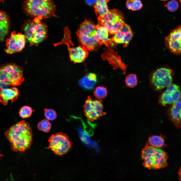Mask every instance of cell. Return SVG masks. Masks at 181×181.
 <instances>
[{
	"mask_svg": "<svg viewBox=\"0 0 181 181\" xmlns=\"http://www.w3.org/2000/svg\"><path fill=\"white\" fill-rule=\"evenodd\" d=\"M11 148L15 152H24L31 145L33 134L30 124L23 120L14 124L5 132Z\"/></svg>",
	"mask_w": 181,
	"mask_h": 181,
	"instance_id": "6da1fadb",
	"label": "cell"
},
{
	"mask_svg": "<svg viewBox=\"0 0 181 181\" xmlns=\"http://www.w3.org/2000/svg\"><path fill=\"white\" fill-rule=\"evenodd\" d=\"M23 8L27 14L40 20L55 15V6L52 0H25Z\"/></svg>",
	"mask_w": 181,
	"mask_h": 181,
	"instance_id": "7a4b0ae2",
	"label": "cell"
},
{
	"mask_svg": "<svg viewBox=\"0 0 181 181\" xmlns=\"http://www.w3.org/2000/svg\"><path fill=\"white\" fill-rule=\"evenodd\" d=\"M143 164L149 169H160L168 165L167 154L160 148L146 145L142 151Z\"/></svg>",
	"mask_w": 181,
	"mask_h": 181,
	"instance_id": "3957f363",
	"label": "cell"
},
{
	"mask_svg": "<svg viewBox=\"0 0 181 181\" xmlns=\"http://www.w3.org/2000/svg\"><path fill=\"white\" fill-rule=\"evenodd\" d=\"M40 20L35 18L33 20L28 21L24 25L25 35L31 45L38 44L47 37V27Z\"/></svg>",
	"mask_w": 181,
	"mask_h": 181,
	"instance_id": "277c9868",
	"label": "cell"
},
{
	"mask_svg": "<svg viewBox=\"0 0 181 181\" xmlns=\"http://www.w3.org/2000/svg\"><path fill=\"white\" fill-rule=\"evenodd\" d=\"M81 43L87 49L93 50L99 45L96 26L91 21L85 20L80 25L77 32Z\"/></svg>",
	"mask_w": 181,
	"mask_h": 181,
	"instance_id": "5b68a950",
	"label": "cell"
},
{
	"mask_svg": "<svg viewBox=\"0 0 181 181\" xmlns=\"http://www.w3.org/2000/svg\"><path fill=\"white\" fill-rule=\"evenodd\" d=\"M23 71L20 66L14 63L0 66V84L10 86L21 85L24 81Z\"/></svg>",
	"mask_w": 181,
	"mask_h": 181,
	"instance_id": "8992f818",
	"label": "cell"
},
{
	"mask_svg": "<svg viewBox=\"0 0 181 181\" xmlns=\"http://www.w3.org/2000/svg\"><path fill=\"white\" fill-rule=\"evenodd\" d=\"M99 24L104 25L111 34H114L125 23L123 14L119 11L113 9L98 18Z\"/></svg>",
	"mask_w": 181,
	"mask_h": 181,
	"instance_id": "52a82bcc",
	"label": "cell"
},
{
	"mask_svg": "<svg viewBox=\"0 0 181 181\" xmlns=\"http://www.w3.org/2000/svg\"><path fill=\"white\" fill-rule=\"evenodd\" d=\"M48 148L50 149L56 155H63L71 149L72 144L69 137L61 132L52 135L49 138Z\"/></svg>",
	"mask_w": 181,
	"mask_h": 181,
	"instance_id": "ba28073f",
	"label": "cell"
},
{
	"mask_svg": "<svg viewBox=\"0 0 181 181\" xmlns=\"http://www.w3.org/2000/svg\"><path fill=\"white\" fill-rule=\"evenodd\" d=\"M172 73L171 69L165 67L161 68L155 71L150 80L155 90H160L170 85L172 80Z\"/></svg>",
	"mask_w": 181,
	"mask_h": 181,
	"instance_id": "9c48e42d",
	"label": "cell"
},
{
	"mask_svg": "<svg viewBox=\"0 0 181 181\" xmlns=\"http://www.w3.org/2000/svg\"><path fill=\"white\" fill-rule=\"evenodd\" d=\"M6 52L11 54L22 51L25 47L26 38L25 35L21 33L12 32L10 37L6 40Z\"/></svg>",
	"mask_w": 181,
	"mask_h": 181,
	"instance_id": "30bf717a",
	"label": "cell"
},
{
	"mask_svg": "<svg viewBox=\"0 0 181 181\" xmlns=\"http://www.w3.org/2000/svg\"><path fill=\"white\" fill-rule=\"evenodd\" d=\"M167 48L175 55L181 54V25H179L171 31L165 38Z\"/></svg>",
	"mask_w": 181,
	"mask_h": 181,
	"instance_id": "8fae6325",
	"label": "cell"
},
{
	"mask_svg": "<svg viewBox=\"0 0 181 181\" xmlns=\"http://www.w3.org/2000/svg\"><path fill=\"white\" fill-rule=\"evenodd\" d=\"M181 96V91L179 86L175 84H171L160 96L159 103L164 106L173 104L178 101Z\"/></svg>",
	"mask_w": 181,
	"mask_h": 181,
	"instance_id": "7c38bea8",
	"label": "cell"
},
{
	"mask_svg": "<svg viewBox=\"0 0 181 181\" xmlns=\"http://www.w3.org/2000/svg\"><path fill=\"white\" fill-rule=\"evenodd\" d=\"M133 35L130 26L125 23L121 28L114 34L111 39L116 43L123 44L125 47L128 44Z\"/></svg>",
	"mask_w": 181,
	"mask_h": 181,
	"instance_id": "4fadbf2b",
	"label": "cell"
},
{
	"mask_svg": "<svg viewBox=\"0 0 181 181\" xmlns=\"http://www.w3.org/2000/svg\"><path fill=\"white\" fill-rule=\"evenodd\" d=\"M20 95V92L16 87L5 88L0 86V101L4 105H7L10 101L13 102Z\"/></svg>",
	"mask_w": 181,
	"mask_h": 181,
	"instance_id": "5bb4252c",
	"label": "cell"
},
{
	"mask_svg": "<svg viewBox=\"0 0 181 181\" xmlns=\"http://www.w3.org/2000/svg\"><path fill=\"white\" fill-rule=\"evenodd\" d=\"M68 48L70 60L75 63L83 62L88 56L87 49L83 46Z\"/></svg>",
	"mask_w": 181,
	"mask_h": 181,
	"instance_id": "9a60e30c",
	"label": "cell"
},
{
	"mask_svg": "<svg viewBox=\"0 0 181 181\" xmlns=\"http://www.w3.org/2000/svg\"><path fill=\"white\" fill-rule=\"evenodd\" d=\"M84 108L85 115L90 122L94 121L100 117L94 105L93 100L90 96L88 97L86 101Z\"/></svg>",
	"mask_w": 181,
	"mask_h": 181,
	"instance_id": "2e32d148",
	"label": "cell"
},
{
	"mask_svg": "<svg viewBox=\"0 0 181 181\" xmlns=\"http://www.w3.org/2000/svg\"><path fill=\"white\" fill-rule=\"evenodd\" d=\"M169 112L171 119L175 126L181 128V101L173 103Z\"/></svg>",
	"mask_w": 181,
	"mask_h": 181,
	"instance_id": "e0dca14e",
	"label": "cell"
},
{
	"mask_svg": "<svg viewBox=\"0 0 181 181\" xmlns=\"http://www.w3.org/2000/svg\"><path fill=\"white\" fill-rule=\"evenodd\" d=\"M9 28V17L4 12L0 11V41L4 40Z\"/></svg>",
	"mask_w": 181,
	"mask_h": 181,
	"instance_id": "ac0fdd59",
	"label": "cell"
},
{
	"mask_svg": "<svg viewBox=\"0 0 181 181\" xmlns=\"http://www.w3.org/2000/svg\"><path fill=\"white\" fill-rule=\"evenodd\" d=\"M97 36L100 44H104L108 46L112 42V40L109 37V32L103 25L99 24L96 25Z\"/></svg>",
	"mask_w": 181,
	"mask_h": 181,
	"instance_id": "d6986e66",
	"label": "cell"
},
{
	"mask_svg": "<svg viewBox=\"0 0 181 181\" xmlns=\"http://www.w3.org/2000/svg\"><path fill=\"white\" fill-rule=\"evenodd\" d=\"M109 1L97 0L96 2L94 5V7L97 18L102 16L109 11L107 4Z\"/></svg>",
	"mask_w": 181,
	"mask_h": 181,
	"instance_id": "ffe728a7",
	"label": "cell"
},
{
	"mask_svg": "<svg viewBox=\"0 0 181 181\" xmlns=\"http://www.w3.org/2000/svg\"><path fill=\"white\" fill-rule=\"evenodd\" d=\"M164 143V139L162 137L154 135L149 137L147 145L159 148L163 146Z\"/></svg>",
	"mask_w": 181,
	"mask_h": 181,
	"instance_id": "44dd1931",
	"label": "cell"
},
{
	"mask_svg": "<svg viewBox=\"0 0 181 181\" xmlns=\"http://www.w3.org/2000/svg\"><path fill=\"white\" fill-rule=\"evenodd\" d=\"M126 5L128 9L135 11L140 10L143 5L140 0H127Z\"/></svg>",
	"mask_w": 181,
	"mask_h": 181,
	"instance_id": "7402d4cb",
	"label": "cell"
},
{
	"mask_svg": "<svg viewBox=\"0 0 181 181\" xmlns=\"http://www.w3.org/2000/svg\"><path fill=\"white\" fill-rule=\"evenodd\" d=\"M97 81H92L88 79L86 75L81 79L79 81V84L85 89H90L93 88Z\"/></svg>",
	"mask_w": 181,
	"mask_h": 181,
	"instance_id": "603a6c76",
	"label": "cell"
},
{
	"mask_svg": "<svg viewBox=\"0 0 181 181\" xmlns=\"http://www.w3.org/2000/svg\"><path fill=\"white\" fill-rule=\"evenodd\" d=\"M125 82L126 86L130 88H133L138 84V80L136 75L130 74L125 78Z\"/></svg>",
	"mask_w": 181,
	"mask_h": 181,
	"instance_id": "cb8c5ba5",
	"label": "cell"
},
{
	"mask_svg": "<svg viewBox=\"0 0 181 181\" xmlns=\"http://www.w3.org/2000/svg\"><path fill=\"white\" fill-rule=\"evenodd\" d=\"M94 94L95 96L97 98L102 99L107 96V91L106 88L103 86H99L95 89Z\"/></svg>",
	"mask_w": 181,
	"mask_h": 181,
	"instance_id": "d4e9b609",
	"label": "cell"
},
{
	"mask_svg": "<svg viewBox=\"0 0 181 181\" xmlns=\"http://www.w3.org/2000/svg\"><path fill=\"white\" fill-rule=\"evenodd\" d=\"M37 128L39 130L46 132L50 131L51 125L47 119H43L39 121L37 125Z\"/></svg>",
	"mask_w": 181,
	"mask_h": 181,
	"instance_id": "484cf974",
	"label": "cell"
},
{
	"mask_svg": "<svg viewBox=\"0 0 181 181\" xmlns=\"http://www.w3.org/2000/svg\"><path fill=\"white\" fill-rule=\"evenodd\" d=\"M34 111L31 107L25 106L21 108L19 111V114L22 118H26L30 117Z\"/></svg>",
	"mask_w": 181,
	"mask_h": 181,
	"instance_id": "4316f807",
	"label": "cell"
},
{
	"mask_svg": "<svg viewBox=\"0 0 181 181\" xmlns=\"http://www.w3.org/2000/svg\"><path fill=\"white\" fill-rule=\"evenodd\" d=\"M44 116L47 119L53 120L55 119L57 116L56 113L54 110L51 109H44Z\"/></svg>",
	"mask_w": 181,
	"mask_h": 181,
	"instance_id": "83f0119b",
	"label": "cell"
},
{
	"mask_svg": "<svg viewBox=\"0 0 181 181\" xmlns=\"http://www.w3.org/2000/svg\"><path fill=\"white\" fill-rule=\"evenodd\" d=\"M165 6L166 7L169 11L173 12L177 9L179 4L177 1L175 0H171L169 1Z\"/></svg>",
	"mask_w": 181,
	"mask_h": 181,
	"instance_id": "f1b7e54d",
	"label": "cell"
},
{
	"mask_svg": "<svg viewBox=\"0 0 181 181\" xmlns=\"http://www.w3.org/2000/svg\"><path fill=\"white\" fill-rule=\"evenodd\" d=\"M86 75L89 80L92 81H97V76L96 74L93 73H89Z\"/></svg>",
	"mask_w": 181,
	"mask_h": 181,
	"instance_id": "f546056e",
	"label": "cell"
},
{
	"mask_svg": "<svg viewBox=\"0 0 181 181\" xmlns=\"http://www.w3.org/2000/svg\"><path fill=\"white\" fill-rule=\"evenodd\" d=\"M86 3L89 6H92L95 4L97 0H85Z\"/></svg>",
	"mask_w": 181,
	"mask_h": 181,
	"instance_id": "4dcf8cb0",
	"label": "cell"
},
{
	"mask_svg": "<svg viewBox=\"0 0 181 181\" xmlns=\"http://www.w3.org/2000/svg\"><path fill=\"white\" fill-rule=\"evenodd\" d=\"M178 176L179 181H181V167L179 170Z\"/></svg>",
	"mask_w": 181,
	"mask_h": 181,
	"instance_id": "1f68e13d",
	"label": "cell"
},
{
	"mask_svg": "<svg viewBox=\"0 0 181 181\" xmlns=\"http://www.w3.org/2000/svg\"><path fill=\"white\" fill-rule=\"evenodd\" d=\"M160 0L161 1H167L168 0Z\"/></svg>",
	"mask_w": 181,
	"mask_h": 181,
	"instance_id": "d6a6232c",
	"label": "cell"
},
{
	"mask_svg": "<svg viewBox=\"0 0 181 181\" xmlns=\"http://www.w3.org/2000/svg\"><path fill=\"white\" fill-rule=\"evenodd\" d=\"M3 156V155H2L0 154V158L1 157Z\"/></svg>",
	"mask_w": 181,
	"mask_h": 181,
	"instance_id": "836d02e7",
	"label": "cell"
},
{
	"mask_svg": "<svg viewBox=\"0 0 181 181\" xmlns=\"http://www.w3.org/2000/svg\"><path fill=\"white\" fill-rule=\"evenodd\" d=\"M180 3L181 4V0H179Z\"/></svg>",
	"mask_w": 181,
	"mask_h": 181,
	"instance_id": "e575fe53",
	"label": "cell"
}]
</instances>
